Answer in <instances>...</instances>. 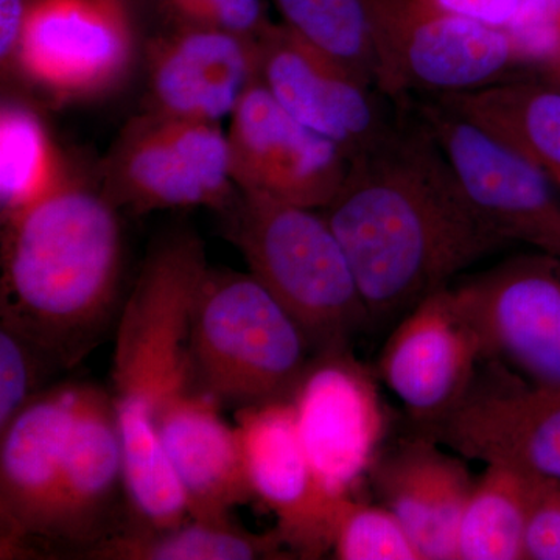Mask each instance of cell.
Here are the masks:
<instances>
[{"label": "cell", "mask_w": 560, "mask_h": 560, "mask_svg": "<svg viewBox=\"0 0 560 560\" xmlns=\"http://www.w3.org/2000/svg\"><path fill=\"white\" fill-rule=\"evenodd\" d=\"M377 55V90L389 98L481 90L525 70L503 28L442 13L419 0H364Z\"/></svg>", "instance_id": "cell-6"}, {"label": "cell", "mask_w": 560, "mask_h": 560, "mask_svg": "<svg viewBox=\"0 0 560 560\" xmlns=\"http://www.w3.org/2000/svg\"><path fill=\"white\" fill-rule=\"evenodd\" d=\"M291 404L320 492L331 503L353 499L388 427L375 378L350 348L315 353Z\"/></svg>", "instance_id": "cell-9"}, {"label": "cell", "mask_w": 560, "mask_h": 560, "mask_svg": "<svg viewBox=\"0 0 560 560\" xmlns=\"http://www.w3.org/2000/svg\"><path fill=\"white\" fill-rule=\"evenodd\" d=\"M66 179L60 154L38 114L24 103H3L0 110L2 223L16 219Z\"/></svg>", "instance_id": "cell-25"}, {"label": "cell", "mask_w": 560, "mask_h": 560, "mask_svg": "<svg viewBox=\"0 0 560 560\" xmlns=\"http://www.w3.org/2000/svg\"><path fill=\"white\" fill-rule=\"evenodd\" d=\"M452 16L463 18L490 27L504 28L517 13L522 0H419Z\"/></svg>", "instance_id": "cell-32"}, {"label": "cell", "mask_w": 560, "mask_h": 560, "mask_svg": "<svg viewBox=\"0 0 560 560\" xmlns=\"http://www.w3.org/2000/svg\"><path fill=\"white\" fill-rule=\"evenodd\" d=\"M503 31L526 69L539 72L560 61V0H522Z\"/></svg>", "instance_id": "cell-29"}, {"label": "cell", "mask_w": 560, "mask_h": 560, "mask_svg": "<svg viewBox=\"0 0 560 560\" xmlns=\"http://www.w3.org/2000/svg\"><path fill=\"white\" fill-rule=\"evenodd\" d=\"M31 0H0V60L10 68L20 46Z\"/></svg>", "instance_id": "cell-33"}, {"label": "cell", "mask_w": 560, "mask_h": 560, "mask_svg": "<svg viewBox=\"0 0 560 560\" xmlns=\"http://www.w3.org/2000/svg\"><path fill=\"white\" fill-rule=\"evenodd\" d=\"M429 434L381 451L370 478L375 495L407 530L420 560H458L456 539L475 486L463 456L442 451Z\"/></svg>", "instance_id": "cell-20"}, {"label": "cell", "mask_w": 560, "mask_h": 560, "mask_svg": "<svg viewBox=\"0 0 560 560\" xmlns=\"http://www.w3.org/2000/svg\"><path fill=\"white\" fill-rule=\"evenodd\" d=\"M335 559L420 560L399 518L383 506L348 499L342 501L331 534Z\"/></svg>", "instance_id": "cell-27"}, {"label": "cell", "mask_w": 560, "mask_h": 560, "mask_svg": "<svg viewBox=\"0 0 560 560\" xmlns=\"http://www.w3.org/2000/svg\"><path fill=\"white\" fill-rule=\"evenodd\" d=\"M436 102L499 136L547 173L560 191V90L539 79H517Z\"/></svg>", "instance_id": "cell-22"}, {"label": "cell", "mask_w": 560, "mask_h": 560, "mask_svg": "<svg viewBox=\"0 0 560 560\" xmlns=\"http://www.w3.org/2000/svg\"><path fill=\"white\" fill-rule=\"evenodd\" d=\"M489 368L425 434L464 459L560 482V386L536 385L492 361Z\"/></svg>", "instance_id": "cell-11"}, {"label": "cell", "mask_w": 560, "mask_h": 560, "mask_svg": "<svg viewBox=\"0 0 560 560\" xmlns=\"http://www.w3.org/2000/svg\"><path fill=\"white\" fill-rule=\"evenodd\" d=\"M132 57L130 18L102 0H31L14 62L58 97H91L116 86Z\"/></svg>", "instance_id": "cell-16"}, {"label": "cell", "mask_w": 560, "mask_h": 560, "mask_svg": "<svg viewBox=\"0 0 560 560\" xmlns=\"http://www.w3.org/2000/svg\"><path fill=\"white\" fill-rule=\"evenodd\" d=\"M183 25L257 36L270 22L261 0H165Z\"/></svg>", "instance_id": "cell-30"}, {"label": "cell", "mask_w": 560, "mask_h": 560, "mask_svg": "<svg viewBox=\"0 0 560 560\" xmlns=\"http://www.w3.org/2000/svg\"><path fill=\"white\" fill-rule=\"evenodd\" d=\"M220 410L209 397L186 390L154 415L191 517H230L232 508L254 499L237 427L228 425Z\"/></svg>", "instance_id": "cell-21"}, {"label": "cell", "mask_w": 560, "mask_h": 560, "mask_svg": "<svg viewBox=\"0 0 560 560\" xmlns=\"http://www.w3.org/2000/svg\"><path fill=\"white\" fill-rule=\"evenodd\" d=\"M264 86L294 119L334 142L352 161L396 127L382 92L313 49L285 24L256 36ZM386 97V95H385Z\"/></svg>", "instance_id": "cell-13"}, {"label": "cell", "mask_w": 560, "mask_h": 560, "mask_svg": "<svg viewBox=\"0 0 560 560\" xmlns=\"http://www.w3.org/2000/svg\"><path fill=\"white\" fill-rule=\"evenodd\" d=\"M65 364L13 319H0V431L46 388Z\"/></svg>", "instance_id": "cell-28"}, {"label": "cell", "mask_w": 560, "mask_h": 560, "mask_svg": "<svg viewBox=\"0 0 560 560\" xmlns=\"http://www.w3.org/2000/svg\"><path fill=\"white\" fill-rule=\"evenodd\" d=\"M105 176L103 194L136 212L205 206L223 213L241 195L219 124L151 113L125 132Z\"/></svg>", "instance_id": "cell-7"}, {"label": "cell", "mask_w": 560, "mask_h": 560, "mask_svg": "<svg viewBox=\"0 0 560 560\" xmlns=\"http://www.w3.org/2000/svg\"><path fill=\"white\" fill-rule=\"evenodd\" d=\"M485 361L560 386V257L534 250L452 287Z\"/></svg>", "instance_id": "cell-10"}, {"label": "cell", "mask_w": 560, "mask_h": 560, "mask_svg": "<svg viewBox=\"0 0 560 560\" xmlns=\"http://www.w3.org/2000/svg\"><path fill=\"white\" fill-rule=\"evenodd\" d=\"M525 559L560 560V482L537 477L525 530Z\"/></svg>", "instance_id": "cell-31"}, {"label": "cell", "mask_w": 560, "mask_h": 560, "mask_svg": "<svg viewBox=\"0 0 560 560\" xmlns=\"http://www.w3.org/2000/svg\"><path fill=\"white\" fill-rule=\"evenodd\" d=\"M206 270L205 246L197 235L187 231L168 235L147 257L125 305L113 371L125 452L160 444L154 412L194 389L187 338L191 304Z\"/></svg>", "instance_id": "cell-5"}, {"label": "cell", "mask_w": 560, "mask_h": 560, "mask_svg": "<svg viewBox=\"0 0 560 560\" xmlns=\"http://www.w3.org/2000/svg\"><path fill=\"white\" fill-rule=\"evenodd\" d=\"M485 350L452 287L405 313L377 361V375L420 429L442 422L467 396Z\"/></svg>", "instance_id": "cell-14"}, {"label": "cell", "mask_w": 560, "mask_h": 560, "mask_svg": "<svg viewBox=\"0 0 560 560\" xmlns=\"http://www.w3.org/2000/svg\"><path fill=\"white\" fill-rule=\"evenodd\" d=\"M75 388L44 389L0 431L2 555L55 544Z\"/></svg>", "instance_id": "cell-15"}, {"label": "cell", "mask_w": 560, "mask_h": 560, "mask_svg": "<svg viewBox=\"0 0 560 560\" xmlns=\"http://www.w3.org/2000/svg\"><path fill=\"white\" fill-rule=\"evenodd\" d=\"M537 477L488 464L471 489L458 526V560H523Z\"/></svg>", "instance_id": "cell-24"}, {"label": "cell", "mask_w": 560, "mask_h": 560, "mask_svg": "<svg viewBox=\"0 0 560 560\" xmlns=\"http://www.w3.org/2000/svg\"><path fill=\"white\" fill-rule=\"evenodd\" d=\"M276 5L294 35L377 88V55L364 0H276Z\"/></svg>", "instance_id": "cell-26"}, {"label": "cell", "mask_w": 560, "mask_h": 560, "mask_svg": "<svg viewBox=\"0 0 560 560\" xmlns=\"http://www.w3.org/2000/svg\"><path fill=\"white\" fill-rule=\"evenodd\" d=\"M337 235L370 323L410 312L506 243L478 219L425 121L397 120L353 158L320 209Z\"/></svg>", "instance_id": "cell-1"}, {"label": "cell", "mask_w": 560, "mask_h": 560, "mask_svg": "<svg viewBox=\"0 0 560 560\" xmlns=\"http://www.w3.org/2000/svg\"><path fill=\"white\" fill-rule=\"evenodd\" d=\"M235 427L254 499L278 518L285 548L304 559L329 552L345 500L331 503L316 485L291 400L235 410Z\"/></svg>", "instance_id": "cell-17"}, {"label": "cell", "mask_w": 560, "mask_h": 560, "mask_svg": "<svg viewBox=\"0 0 560 560\" xmlns=\"http://www.w3.org/2000/svg\"><path fill=\"white\" fill-rule=\"evenodd\" d=\"M278 530L254 534L230 517H190L171 528L120 526L83 552L103 560H254L285 559Z\"/></svg>", "instance_id": "cell-23"}, {"label": "cell", "mask_w": 560, "mask_h": 560, "mask_svg": "<svg viewBox=\"0 0 560 560\" xmlns=\"http://www.w3.org/2000/svg\"><path fill=\"white\" fill-rule=\"evenodd\" d=\"M419 117L451 162L471 209L500 241L560 257V191L539 165L440 102L420 106Z\"/></svg>", "instance_id": "cell-8"}, {"label": "cell", "mask_w": 560, "mask_h": 560, "mask_svg": "<svg viewBox=\"0 0 560 560\" xmlns=\"http://www.w3.org/2000/svg\"><path fill=\"white\" fill-rule=\"evenodd\" d=\"M539 75V80L545 81V83L551 84V86L559 88L560 90V61L555 62V65L548 66V68H544L537 72Z\"/></svg>", "instance_id": "cell-34"}, {"label": "cell", "mask_w": 560, "mask_h": 560, "mask_svg": "<svg viewBox=\"0 0 560 560\" xmlns=\"http://www.w3.org/2000/svg\"><path fill=\"white\" fill-rule=\"evenodd\" d=\"M3 226L2 316L72 366L97 340L119 293L116 206L66 179Z\"/></svg>", "instance_id": "cell-2"}, {"label": "cell", "mask_w": 560, "mask_h": 560, "mask_svg": "<svg viewBox=\"0 0 560 560\" xmlns=\"http://www.w3.org/2000/svg\"><path fill=\"white\" fill-rule=\"evenodd\" d=\"M124 458L113 394L77 383L55 544L83 555L120 528Z\"/></svg>", "instance_id": "cell-18"}, {"label": "cell", "mask_w": 560, "mask_h": 560, "mask_svg": "<svg viewBox=\"0 0 560 560\" xmlns=\"http://www.w3.org/2000/svg\"><path fill=\"white\" fill-rule=\"evenodd\" d=\"M257 80L256 36L183 25L151 57V114L219 124Z\"/></svg>", "instance_id": "cell-19"}, {"label": "cell", "mask_w": 560, "mask_h": 560, "mask_svg": "<svg viewBox=\"0 0 560 560\" xmlns=\"http://www.w3.org/2000/svg\"><path fill=\"white\" fill-rule=\"evenodd\" d=\"M223 215L228 238L241 249L250 275L296 320L312 355L349 349L370 316L320 210L241 191Z\"/></svg>", "instance_id": "cell-3"}, {"label": "cell", "mask_w": 560, "mask_h": 560, "mask_svg": "<svg viewBox=\"0 0 560 560\" xmlns=\"http://www.w3.org/2000/svg\"><path fill=\"white\" fill-rule=\"evenodd\" d=\"M231 175L243 194L301 208H326L341 189L349 158L302 125L257 80L231 116Z\"/></svg>", "instance_id": "cell-12"}, {"label": "cell", "mask_w": 560, "mask_h": 560, "mask_svg": "<svg viewBox=\"0 0 560 560\" xmlns=\"http://www.w3.org/2000/svg\"><path fill=\"white\" fill-rule=\"evenodd\" d=\"M102 2L121 16L130 18V0H102Z\"/></svg>", "instance_id": "cell-35"}, {"label": "cell", "mask_w": 560, "mask_h": 560, "mask_svg": "<svg viewBox=\"0 0 560 560\" xmlns=\"http://www.w3.org/2000/svg\"><path fill=\"white\" fill-rule=\"evenodd\" d=\"M187 355L191 388L241 410L291 400L312 350L250 272L208 267L191 304Z\"/></svg>", "instance_id": "cell-4"}]
</instances>
